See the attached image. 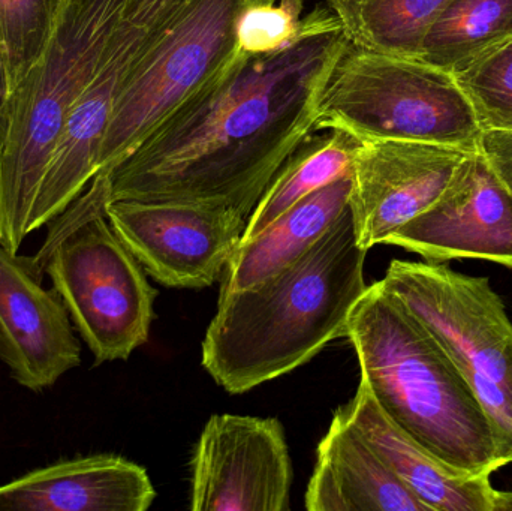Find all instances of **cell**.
<instances>
[{"mask_svg":"<svg viewBox=\"0 0 512 511\" xmlns=\"http://www.w3.org/2000/svg\"><path fill=\"white\" fill-rule=\"evenodd\" d=\"M349 45L328 8L294 41L234 59L104 173L111 201L233 207L251 218L286 159L315 131L325 83Z\"/></svg>","mask_w":512,"mask_h":511,"instance_id":"6da1fadb","label":"cell"},{"mask_svg":"<svg viewBox=\"0 0 512 511\" xmlns=\"http://www.w3.org/2000/svg\"><path fill=\"white\" fill-rule=\"evenodd\" d=\"M351 207L303 257L246 290L219 293L203 366L228 393L276 380L346 338L367 290Z\"/></svg>","mask_w":512,"mask_h":511,"instance_id":"7a4b0ae2","label":"cell"},{"mask_svg":"<svg viewBox=\"0 0 512 511\" xmlns=\"http://www.w3.org/2000/svg\"><path fill=\"white\" fill-rule=\"evenodd\" d=\"M346 338L388 417L441 461L492 476L505 467L492 426L450 354L381 282L355 305Z\"/></svg>","mask_w":512,"mask_h":511,"instance_id":"3957f363","label":"cell"},{"mask_svg":"<svg viewBox=\"0 0 512 511\" xmlns=\"http://www.w3.org/2000/svg\"><path fill=\"white\" fill-rule=\"evenodd\" d=\"M126 0H68L41 59L12 90L0 146V245L17 254L63 129L95 77Z\"/></svg>","mask_w":512,"mask_h":511,"instance_id":"277c9868","label":"cell"},{"mask_svg":"<svg viewBox=\"0 0 512 511\" xmlns=\"http://www.w3.org/2000/svg\"><path fill=\"white\" fill-rule=\"evenodd\" d=\"M48 228L33 269L51 279L96 365L129 359L149 339L158 291L107 212L72 201Z\"/></svg>","mask_w":512,"mask_h":511,"instance_id":"5b68a950","label":"cell"},{"mask_svg":"<svg viewBox=\"0 0 512 511\" xmlns=\"http://www.w3.org/2000/svg\"><path fill=\"white\" fill-rule=\"evenodd\" d=\"M357 140H415L477 150L481 129L456 78L417 57L349 42L325 83L315 131Z\"/></svg>","mask_w":512,"mask_h":511,"instance_id":"8992f818","label":"cell"},{"mask_svg":"<svg viewBox=\"0 0 512 511\" xmlns=\"http://www.w3.org/2000/svg\"><path fill=\"white\" fill-rule=\"evenodd\" d=\"M379 282L450 354L489 419L502 462L512 464V321L490 279L394 260Z\"/></svg>","mask_w":512,"mask_h":511,"instance_id":"52a82bcc","label":"cell"},{"mask_svg":"<svg viewBox=\"0 0 512 511\" xmlns=\"http://www.w3.org/2000/svg\"><path fill=\"white\" fill-rule=\"evenodd\" d=\"M255 0H186L114 107L99 173L134 150L239 51L237 24Z\"/></svg>","mask_w":512,"mask_h":511,"instance_id":"ba28073f","label":"cell"},{"mask_svg":"<svg viewBox=\"0 0 512 511\" xmlns=\"http://www.w3.org/2000/svg\"><path fill=\"white\" fill-rule=\"evenodd\" d=\"M186 0H126L95 77L63 129L30 215V233L50 224L99 173L114 107Z\"/></svg>","mask_w":512,"mask_h":511,"instance_id":"9c48e42d","label":"cell"},{"mask_svg":"<svg viewBox=\"0 0 512 511\" xmlns=\"http://www.w3.org/2000/svg\"><path fill=\"white\" fill-rule=\"evenodd\" d=\"M107 218L144 272L171 288L221 281L249 218L233 207L173 201H111Z\"/></svg>","mask_w":512,"mask_h":511,"instance_id":"30bf717a","label":"cell"},{"mask_svg":"<svg viewBox=\"0 0 512 511\" xmlns=\"http://www.w3.org/2000/svg\"><path fill=\"white\" fill-rule=\"evenodd\" d=\"M191 468V510L291 509L292 462L277 419L210 417Z\"/></svg>","mask_w":512,"mask_h":511,"instance_id":"8fae6325","label":"cell"},{"mask_svg":"<svg viewBox=\"0 0 512 511\" xmlns=\"http://www.w3.org/2000/svg\"><path fill=\"white\" fill-rule=\"evenodd\" d=\"M468 153L429 141L360 140L349 200L358 245L366 251L385 245L432 206Z\"/></svg>","mask_w":512,"mask_h":511,"instance_id":"7c38bea8","label":"cell"},{"mask_svg":"<svg viewBox=\"0 0 512 511\" xmlns=\"http://www.w3.org/2000/svg\"><path fill=\"white\" fill-rule=\"evenodd\" d=\"M385 245L433 263L483 260L512 270V195L474 150L441 197L394 231Z\"/></svg>","mask_w":512,"mask_h":511,"instance_id":"4fadbf2b","label":"cell"},{"mask_svg":"<svg viewBox=\"0 0 512 511\" xmlns=\"http://www.w3.org/2000/svg\"><path fill=\"white\" fill-rule=\"evenodd\" d=\"M0 359L15 383L36 393L81 363L80 342L56 291L42 287L30 258L2 245Z\"/></svg>","mask_w":512,"mask_h":511,"instance_id":"5bb4252c","label":"cell"},{"mask_svg":"<svg viewBox=\"0 0 512 511\" xmlns=\"http://www.w3.org/2000/svg\"><path fill=\"white\" fill-rule=\"evenodd\" d=\"M340 411L430 511H512V492L493 488L492 476L463 473L430 453L385 414L361 381Z\"/></svg>","mask_w":512,"mask_h":511,"instance_id":"9a60e30c","label":"cell"},{"mask_svg":"<svg viewBox=\"0 0 512 511\" xmlns=\"http://www.w3.org/2000/svg\"><path fill=\"white\" fill-rule=\"evenodd\" d=\"M149 474L117 455H92L30 471L0 486V511H146Z\"/></svg>","mask_w":512,"mask_h":511,"instance_id":"2e32d148","label":"cell"},{"mask_svg":"<svg viewBox=\"0 0 512 511\" xmlns=\"http://www.w3.org/2000/svg\"><path fill=\"white\" fill-rule=\"evenodd\" d=\"M309 511H430L336 411L306 492Z\"/></svg>","mask_w":512,"mask_h":511,"instance_id":"e0dca14e","label":"cell"},{"mask_svg":"<svg viewBox=\"0 0 512 511\" xmlns=\"http://www.w3.org/2000/svg\"><path fill=\"white\" fill-rule=\"evenodd\" d=\"M352 173L298 201L239 248L225 267L221 293L246 290L313 248L349 207Z\"/></svg>","mask_w":512,"mask_h":511,"instance_id":"ac0fdd59","label":"cell"},{"mask_svg":"<svg viewBox=\"0 0 512 511\" xmlns=\"http://www.w3.org/2000/svg\"><path fill=\"white\" fill-rule=\"evenodd\" d=\"M360 140L336 129L313 131L268 183L246 225L243 242L324 186L352 173Z\"/></svg>","mask_w":512,"mask_h":511,"instance_id":"d6986e66","label":"cell"},{"mask_svg":"<svg viewBox=\"0 0 512 511\" xmlns=\"http://www.w3.org/2000/svg\"><path fill=\"white\" fill-rule=\"evenodd\" d=\"M352 45L418 57L427 32L453 0H325Z\"/></svg>","mask_w":512,"mask_h":511,"instance_id":"ffe728a7","label":"cell"},{"mask_svg":"<svg viewBox=\"0 0 512 511\" xmlns=\"http://www.w3.org/2000/svg\"><path fill=\"white\" fill-rule=\"evenodd\" d=\"M512 39V0H453L433 23L417 59L450 74Z\"/></svg>","mask_w":512,"mask_h":511,"instance_id":"44dd1931","label":"cell"},{"mask_svg":"<svg viewBox=\"0 0 512 511\" xmlns=\"http://www.w3.org/2000/svg\"><path fill=\"white\" fill-rule=\"evenodd\" d=\"M68 0H0V44L11 93L36 65Z\"/></svg>","mask_w":512,"mask_h":511,"instance_id":"7402d4cb","label":"cell"},{"mask_svg":"<svg viewBox=\"0 0 512 511\" xmlns=\"http://www.w3.org/2000/svg\"><path fill=\"white\" fill-rule=\"evenodd\" d=\"M481 129H512V39L454 74Z\"/></svg>","mask_w":512,"mask_h":511,"instance_id":"603a6c76","label":"cell"},{"mask_svg":"<svg viewBox=\"0 0 512 511\" xmlns=\"http://www.w3.org/2000/svg\"><path fill=\"white\" fill-rule=\"evenodd\" d=\"M303 0H255L246 6L237 24L239 50L267 54L294 41L303 26Z\"/></svg>","mask_w":512,"mask_h":511,"instance_id":"cb8c5ba5","label":"cell"},{"mask_svg":"<svg viewBox=\"0 0 512 511\" xmlns=\"http://www.w3.org/2000/svg\"><path fill=\"white\" fill-rule=\"evenodd\" d=\"M477 150L512 195V129H484Z\"/></svg>","mask_w":512,"mask_h":511,"instance_id":"d4e9b609","label":"cell"},{"mask_svg":"<svg viewBox=\"0 0 512 511\" xmlns=\"http://www.w3.org/2000/svg\"><path fill=\"white\" fill-rule=\"evenodd\" d=\"M9 99H11V84H9L2 44H0V146L5 141L6 132H8Z\"/></svg>","mask_w":512,"mask_h":511,"instance_id":"484cf974","label":"cell"},{"mask_svg":"<svg viewBox=\"0 0 512 511\" xmlns=\"http://www.w3.org/2000/svg\"><path fill=\"white\" fill-rule=\"evenodd\" d=\"M262 2H271V0H262Z\"/></svg>","mask_w":512,"mask_h":511,"instance_id":"4316f807","label":"cell"}]
</instances>
